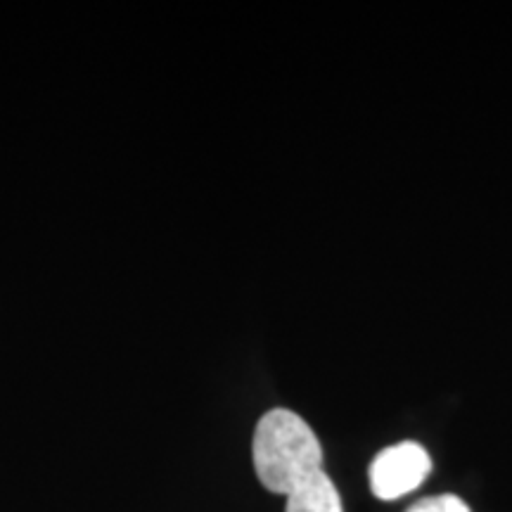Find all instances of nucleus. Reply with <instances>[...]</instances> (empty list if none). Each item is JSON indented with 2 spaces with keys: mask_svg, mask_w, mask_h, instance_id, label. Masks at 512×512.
<instances>
[{
  "mask_svg": "<svg viewBox=\"0 0 512 512\" xmlns=\"http://www.w3.org/2000/svg\"><path fill=\"white\" fill-rule=\"evenodd\" d=\"M432 472V458L415 441L387 446L370 465V489L380 501H396L425 482Z\"/></svg>",
  "mask_w": 512,
  "mask_h": 512,
  "instance_id": "obj_2",
  "label": "nucleus"
},
{
  "mask_svg": "<svg viewBox=\"0 0 512 512\" xmlns=\"http://www.w3.org/2000/svg\"><path fill=\"white\" fill-rule=\"evenodd\" d=\"M252 458L259 482L280 496H287L299 482L323 470V446L316 432L290 408H273L259 420Z\"/></svg>",
  "mask_w": 512,
  "mask_h": 512,
  "instance_id": "obj_1",
  "label": "nucleus"
},
{
  "mask_svg": "<svg viewBox=\"0 0 512 512\" xmlns=\"http://www.w3.org/2000/svg\"><path fill=\"white\" fill-rule=\"evenodd\" d=\"M406 512H472L463 498L453 494H441L432 498H422V501L413 503Z\"/></svg>",
  "mask_w": 512,
  "mask_h": 512,
  "instance_id": "obj_4",
  "label": "nucleus"
},
{
  "mask_svg": "<svg viewBox=\"0 0 512 512\" xmlns=\"http://www.w3.org/2000/svg\"><path fill=\"white\" fill-rule=\"evenodd\" d=\"M285 498V512H344L337 486L325 470L313 472Z\"/></svg>",
  "mask_w": 512,
  "mask_h": 512,
  "instance_id": "obj_3",
  "label": "nucleus"
}]
</instances>
